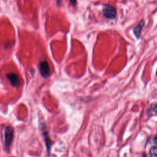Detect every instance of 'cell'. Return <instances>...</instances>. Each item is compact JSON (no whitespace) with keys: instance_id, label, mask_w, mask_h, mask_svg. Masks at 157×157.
<instances>
[{"instance_id":"cell-6","label":"cell","mask_w":157,"mask_h":157,"mask_svg":"<svg viewBox=\"0 0 157 157\" xmlns=\"http://www.w3.org/2000/svg\"><path fill=\"white\" fill-rule=\"evenodd\" d=\"M150 157H157V147L154 146L151 148L149 151Z\"/></svg>"},{"instance_id":"cell-2","label":"cell","mask_w":157,"mask_h":157,"mask_svg":"<svg viewBox=\"0 0 157 157\" xmlns=\"http://www.w3.org/2000/svg\"><path fill=\"white\" fill-rule=\"evenodd\" d=\"M102 13L106 18L113 20L116 17L117 11L115 8L113 6L109 4H105L102 8Z\"/></svg>"},{"instance_id":"cell-3","label":"cell","mask_w":157,"mask_h":157,"mask_svg":"<svg viewBox=\"0 0 157 157\" xmlns=\"http://www.w3.org/2000/svg\"><path fill=\"white\" fill-rule=\"evenodd\" d=\"M40 73L43 77H47L50 75V70L48 63L46 61H42L40 62L39 65Z\"/></svg>"},{"instance_id":"cell-4","label":"cell","mask_w":157,"mask_h":157,"mask_svg":"<svg viewBox=\"0 0 157 157\" xmlns=\"http://www.w3.org/2000/svg\"><path fill=\"white\" fill-rule=\"evenodd\" d=\"M7 77L9 80L10 81L11 85L13 86L17 87L20 85V79L18 75H17L16 74H14V73L9 74H7Z\"/></svg>"},{"instance_id":"cell-5","label":"cell","mask_w":157,"mask_h":157,"mask_svg":"<svg viewBox=\"0 0 157 157\" xmlns=\"http://www.w3.org/2000/svg\"><path fill=\"white\" fill-rule=\"evenodd\" d=\"M144 24H145L144 20L142 19L140 20L139 24L137 26H136L133 29V33L137 39H139L140 37L141 31H142V29L143 28V26H144Z\"/></svg>"},{"instance_id":"cell-7","label":"cell","mask_w":157,"mask_h":157,"mask_svg":"<svg viewBox=\"0 0 157 157\" xmlns=\"http://www.w3.org/2000/svg\"><path fill=\"white\" fill-rule=\"evenodd\" d=\"M69 1H70L71 4L72 6H74V5L75 4V3H76V1H77V0H69Z\"/></svg>"},{"instance_id":"cell-1","label":"cell","mask_w":157,"mask_h":157,"mask_svg":"<svg viewBox=\"0 0 157 157\" xmlns=\"http://www.w3.org/2000/svg\"><path fill=\"white\" fill-rule=\"evenodd\" d=\"M13 137V128L9 125L4 131V145L6 148H9L12 144Z\"/></svg>"}]
</instances>
